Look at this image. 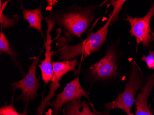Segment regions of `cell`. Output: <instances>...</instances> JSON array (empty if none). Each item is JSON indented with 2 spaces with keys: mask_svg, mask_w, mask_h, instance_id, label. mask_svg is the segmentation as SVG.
<instances>
[{
  "mask_svg": "<svg viewBox=\"0 0 154 115\" xmlns=\"http://www.w3.org/2000/svg\"><path fill=\"white\" fill-rule=\"evenodd\" d=\"M108 1L85 6L75 3L66 8L51 12L45 19L52 21L55 26H57L61 35L68 44L76 39H81L82 35L87 32L95 20V10L105 5Z\"/></svg>",
  "mask_w": 154,
  "mask_h": 115,
  "instance_id": "obj_1",
  "label": "cell"
},
{
  "mask_svg": "<svg viewBox=\"0 0 154 115\" xmlns=\"http://www.w3.org/2000/svg\"><path fill=\"white\" fill-rule=\"evenodd\" d=\"M111 18L109 17L106 23L96 32H91L85 40L74 45H69L61 35L60 29H57V35L55 38V55L58 60H71L81 56L84 61L89 55L95 53H100L103 45L107 40L108 29L111 26Z\"/></svg>",
  "mask_w": 154,
  "mask_h": 115,
  "instance_id": "obj_2",
  "label": "cell"
},
{
  "mask_svg": "<svg viewBox=\"0 0 154 115\" xmlns=\"http://www.w3.org/2000/svg\"><path fill=\"white\" fill-rule=\"evenodd\" d=\"M122 54L119 41H111L107 45L104 55L87 70L91 87L97 82H108L121 77Z\"/></svg>",
  "mask_w": 154,
  "mask_h": 115,
  "instance_id": "obj_3",
  "label": "cell"
},
{
  "mask_svg": "<svg viewBox=\"0 0 154 115\" xmlns=\"http://www.w3.org/2000/svg\"><path fill=\"white\" fill-rule=\"evenodd\" d=\"M146 83L143 73L136 61H134L131 64L128 77L125 84L123 92L119 93L116 98L112 101L104 104L105 109L110 111L111 110L119 108L122 110L127 115H134L131 110L135 103L136 93L138 90L144 87Z\"/></svg>",
  "mask_w": 154,
  "mask_h": 115,
  "instance_id": "obj_4",
  "label": "cell"
},
{
  "mask_svg": "<svg viewBox=\"0 0 154 115\" xmlns=\"http://www.w3.org/2000/svg\"><path fill=\"white\" fill-rule=\"evenodd\" d=\"M45 46L41 50L40 53L38 57L34 56L30 59L32 60V64L28 66V71L23 78L17 82L10 84L14 92L17 89L22 91L16 101L21 100L26 104H29L31 100H34L38 97V90L40 86V82L36 75V68L39 62V57L43 52Z\"/></svg>",
  "mask_w": 154,
  "mask_h": 115,
  "instance_id": "obj_5",
  "label": "cell"
},
{
  "mask_svg": "<svg viewBox=\"0 0 154 115\" xmlns=\"http://www.w3.org/2000/svg\"><path fill=\"white\" fill-rule=\"evenodd\" d=\"M127 18L124 20L130 24V33L136 40L137 45L142 43L144 48L150 47V43L154 41V32L151 30L150 22L154 16V2L146 15L142 18H132L126 12Z\"/></svg>",
  "mask_w": 154,
  "mask_h": 115,
  "instance_id": "obj_6",
  "label": "cell"
},
{
  "mask_svg": "<svg viewBox=\"0 0 154 115\" xmlns=\"http://www.w3.org/2000/svg\"><path fill=\"white\" fill-rule=\"evenodd\" d=\"M79 63L78 57L72 60L54 61L52 62L54 71V77L50 90L45 98L43 99L41 103L37 110V115H42L45 110L51 103L52 98L55 95L56 91L60 87V82L62 78L69 72L76 71V67Z\"/></svg>",
  "mask_w": 154,
  "mask_h": 115,
  "instance_id": "obj_7",
  "label": "cell"
},
{
  "mask_svg": "<svg viewBox=\"0 0 154 115\" xmlns=\"http://www.w3.org/2000/svg\"><path fill=\"white\" fill-rule=\"evenodd\" d=\"M87 98L90 102L88 93L82 88L79 82V74L76 78L67 83L62 92L56 95L55 99L51 102L48 106L53 108L52 113L50 115H58L62 107L67 103L74 100H81L82 97Z\"/></svg>",
  "mask_w": 154,
  "mask_h": 115,
  "instance_id": "obj_8",
  "label": "cell"
},
{
  "mask_svg": "<svg viewBox=\"0 0 154 115\" xmlns=\"http://www.w3.org/2000/svg\"><path fill=\"white\" fill-rule=\"evenodd\" d=\"M47 24V29L46 31L47 38L46 41L44 42V46L45 50V58L43 60H39L41 64L38 66L41 72L42 80L44 81L45 85L51 81H52L54 77V71L52 65V57L55 55V51H51V44L55 40H52L51 34L52 31L55 26L52 21L45 20Z\"/></svg>",
  "mask_w": 154,
  "mask_h": 115,
  "instance_id": "obj_9",
  "label": "cell"
},
{
  "mask_svg": "<svg viewBox=\"0 0 154 115\" xmlns=\"http://www.w3.org/2000/svg\"><path fill=\"white\" fill-rule=\"evenodd\" d=\"M154 87V73L149 75L146 83L136 99L135 115H154L148 105V99Z\"/></svg>",
  "mask_w": 154,
  "mask_h": 115,
  "instance_id": "obj_10",
  "label": "cell"
},
{
  "mask_svg": "<svg viewBox=\"0 0 154 115\" xmlns=\"http://www.w3.org/2000/svg\"><path fill=\"white\" fill-rule=\"evenodd\" d=\"M2 28H1L0 33V53L1 54L4 53L9 55L14 67L20 71L22 76H23L25 73L22 64L21 63L20 53L15 48V47L11 44L6 35L2 32Z\"/></svg>",
  "mask_w": 154,
  "mask_h": 115,
  "instance_id": "obj_11",
  "label": "cell"
},
{
  "mask_svg": "<svg viewBox=\"0 0 154 115\" xmlns=\"http://www.w3.org/2000/svg\"><path fill=\"white\" fill-rule=\"evenodd\" d=\"M20 5L22 16L25 20L27 21L29 24V27L32 28L39 32L44 39V42L46 41L45 37L42 29V21L43 17L41 12V4L37 8L27 9L22 5V1H19Z\"/></svg>",
  "mask_w": 154,
  "mask_h": 115,
  "instance_id": "obj_12",
  "label": "cell"
},
{
  "mask_svg": "<svg viewBox=\"0 0 154 115\" xmlns=\"http://www.w3.org/2000/svg\"><path fill=\"white\" fill-rule=\"evenodd\" d=\"M92 111L90 109L89 104L85 101L74 100L67 103L63 109L64 115H101L102 112L97 111L92 104Z\"/></svg>",
  "mask_w": 154,
  "mask_h": 115,
  "instance_id": "obj_13",
  "label": "cell"
},
{
  "mask_svg": "<svg viewBox=\"0 0 154 115\" xmlns=\"http://www.w3.org/2000/svg\"><path fill=\"white\" fill-rule=\"evenodd\" d=\"M10 1H7L2 3L1 0L0 1V22L1 27L3 29H7L9 28L13 27L18 21L19 16L14 15L12 18L6 16L3 13L4 9L7 7V4Z\"/></svg>",
  "mask_w": 154,
  "mask_h": 115,
  "instance_id": "obj_14",
  "label": "cell"
},
{
  "mask_svg": "<svg viewBox=\"0 0 154 115\" xmlns=\"http://www.w3.org/2000/svg\"><path fill=\"white\" fill-rule=\"evenodd\" d=\"M126 1H125V0L108 1V3H106L105 4L106 6H107L108 8L109 6H111V5L113 6V8H114L113 11L109 14V16L111 18V26L115 24L117 21L121 19L119 17V14L122 9L123 4L125 3Z\"/></svg>",
  "mask_w": 154,
  "mask_h": 115,
  "instance_id": "obj_15",
  "label": "cell"
},
{
  "mask_svg": "<svg viewBox=\"0 0 154 115\" xmlns=\"http://www.w3.org/2000/svg\"><path fill=\"white\" fill-rule=\"evenodd\" d=\"M14 97H12V102L10 104H5L0 108V115H18L14 104Z\"/></svg>",
  "mask_w": 154,
  "mask_h": 115,
  "instance_id": "obj_16",
  "label": "cell"
},
{
  "mask_svg": "<svg viewBox=\"0 0 154 115\" xmlns=\"http://www.w3.org/2000/svg\"><path fill=\"white\" fill-rule=\"evenodd\" d=\"M140 59L146 63L149 69H153L154 67V51L149 50V55L148 56L143 55Z\"/></svg>",
  "mask_w": 154,
  "mask_h": 115,
  "instance_id": "obj_17",
  "label": "cell"
},
{
  "mask_svg": "<svg viewBox=\"0 0 154 115\" xmlns=\"http://www.w3.org/2000/svg\"><path fill=\"white\" fill-rule=\"evenodd\" d=\"M47 3L48 7L51 8L52 6H55L56 4L58 2L57 1H46Z\"/></svg>",
  "mask_w": 154,
  "mask_h": 115,
  "instance_id": "obj_18",
  "label": "cell"
},
{
  "mask_svg": "<svg viewBox=\"0 0 154 115\" xmlns=\"http://www.w3.org/2000/svg\"><path fill=\"white\" fill-rule=\"evenodd\" d=\"M28 105H29V104H26L23 112L21 114H19L18 115H28Z\"/></svg>",
  "mask_w": 154,
  "mask_h": 115,
  "instance_id": "obj_19",
  "label": "cell"
},
{
  "mask_svg": "<svg viewBox=\"0 0 154 115\" xmlns=\"http://www.w3.org/2000/svg\"><path fill=\"white\" fill-rule=\"evenodd\" d=\"M110 110H108L105 109L103 112L101 113V115H110L109 114Z\"/></svg>",
  "mask_w": 154,
  "mask_h": 115,
  "instance_id": "obj_20",
  "label": "cell"
},
{
  "mask_svg": "<svg viewBox=\"0 0 154 115\" xmlns=\"http://www.w3.org/2000/svg\"><path fill=\"white\" fill-rule=\"evenodd\" d=\"M152 110H153V112H154V109H152Z\"/></svg>",
  "mask_w": 154,
  "mask_h": 115,
  "instance_id": "obj_21",
  "label": "cell"
},
{
  "mask_svg": "<svg viewBox=\"0 0 154 115\" xmlns=\"http://www.w3.org/2000/svg\"><path fill=\"white\" fill-rule=\"evenodd\" d=\"M153 70H154V67H153Z\"/></svg>",
  "mask_w": 154,
  "mask_h": 115,
  "instance_id": "obj_22",
  "label": "cell"
}]
</instances>
